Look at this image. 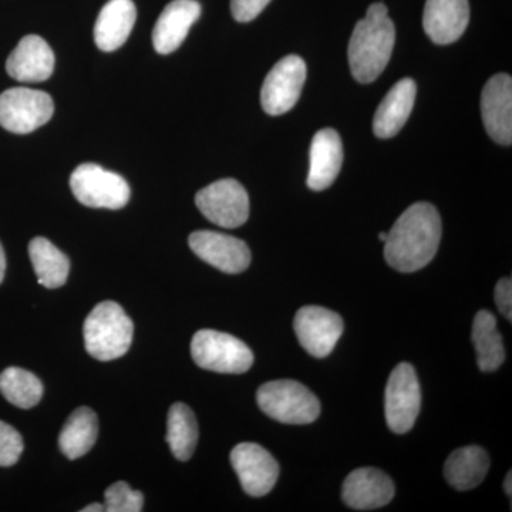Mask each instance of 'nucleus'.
Masks as SVG:
<instances>
[{
  "label": "nucleus",
  "instance_id": "obj_24",
  "mask_svg": "<svg viewBox=\"0 0 512 512\" xmlns=\"http://www.w3.org/2000/svg\"><path fill=\"white\" fill-rule=\"evenodd\" d=\"M29 256L40 285L47 289H56L66 284L70 272L69 258L49 239H32L29 244Z\"/></svg>",
  "mask_w": 512,
  "mask_h": 512
},
{
  "label": "nucleus",
  "instance_id": "obj_5",
  "mask_svg": "<svg viewBox=\"0 0 512 512\" xmlns=\"http://www.w3.org/2000/svg\"><path fill=\"white\" fill-rule=\"evenodd\" d=\"M191 356L201 369L239 375L254 365V353L242 340L218 330L202 329L191 342Z\"/></svg>",
  "mask_w": 512,
  "mask_h": 512
},
{
  "label": "nucleus",
  "instance_id": "obj_10",
  "mask_svg": "<svg viewBox=\"0 0 512 512\" xmlns=\"http://www.w3.org/2000/svg\"><path fill=\"white\" fill-rule=\"evenodd\" d=\"M306 80L302 57L291 55L279 60L266 76L261 90V104L269 116H282L298 103Z\"/></svg>",
  "mask_w": 512,
  "mask_h": 512
},
{
  "label": "nucleus",
  "instance_id": "obj_2",
  "mask_svg": "<svg viewBox=\"0 0 512 512\" xmlns=\"http://www.w3.org/2000/svg\"><path fill=\"white\" fill-rule=\"evenodd\" d=\"M396 29L383 3H373L359 20L349 42V64L359 83H373L392 57Z\"/></svg>",
  "mask_w": 512,
  "mask_h": 512
},
{
  "label": "nucleus",
  "instance_id": "obj_4",
  "mask_svg": "<svg viewBox=\"0 0 512 512\" xmlns=\"http://www.w3.org/2000/svg\"><path fill=\"white\" fill-rule=\"evenodd\" d=\"M256 400L262 412L279 423L309 424L320 414L318 397L295 380H274L262 384Z\"/></svg>",
  "mask_w": 512,
  "mask_h": 512
},
{
  "label": "nucleus",
  "instance_id": "obj_30",
  "mask_svg": "<svg viewBox=\"0 0 512 512\" xmlns=\"http://www.w3.org/2000/svg\"><path fill=\"white\" fill-rule=\"evenodd\" d=\"M271 0H231V12L237 22L247 23L261 15Z\"/></svg>",
  "mask_w": 512,
  "mask_h": 512
},
{
  "label": "nucleus",
  "instance_id": "obj_9",
  "mask_svg": "<svg viewBox=\"0 0 512 512\" xmlns=\"http://www.w3.org/2000/svg\"><path fill=\"white\" fill-rule=\"evenodd\" d=\"M195 204L207 220L222 228H238L248 221L249 197L232 178L215 181L195 195Z\"/></svg>",
  "mask_w": 512,
  "mask_h": 512
},
{
  "label": "nucleus",
  "instance_id": "obj_15",
  "mask_svg": "<svg viewBox=\"0 0 512 512\" xmlns=\"http://www.w3.org/2000/svg\"><path fill=\"white\" fill-rule=\"evenodd\" d=\"M6 70L18 82H45L55 70V53L42 37L25 36L10 53Z\"/></svg>",
  "mask_w": 512,
  "mask_h": 512
},
{
  "label": "nucleus",
  "instance_id": "obj_16",
  "mask_svg": "<svg viewBox=\"0 0 512 512\" xmlns=\"http://www.w3.org/2000/svg\"><path fill=\"white\" fill-rule=\"evenodd\" d=\"M343 501L353 510L382 508L394 497L392 478L377 468H359L350 473L343 484Z\"/></svg>",
  "mask_w": 512,
  "mask_h": 512
},
{
  "label": "nucleus",
  "instance_id": "obj_23",
  "mask_svg": "<svg viewBox=\"0 0 512 512\" xmlns=\"http://www.w3.org/2000/svg\"><path fill=\"white\" fill-rule=\"evenodd\" d=\"M99 434V421L89 407H79L70 414L60 431L59 447L70 460H77L92 450Z\"/></svg>",
  "mask_w": 512,
  "mask_h": 512
},
{
  "label": "nucleus",
  "instance_id": "obj_7",
  "mask_svg": "<svg viewBox=\"0 0 512 512\" xmlns=\"http://www.w3.org/2000/svg\"><path fill=\"white\" fill-rule=\"evenodd\" d=\"M55 113L52 97L40 90L15 87L0 94V127L29 134L45 126Z\"/></svg>",
  "mask_w": 512,
  "mask_h": 512
},
{
  "label": "nucleus",
  "instance_id": "obj_29",
  "mask_svg": "<svg viewBox=\"0 0 512 512\" xmlns=\"http://www.w3.org/2000/svg\"><path fill=\"white\" fill-rule=\"evenodd\" d=\"M23 453V439L18 430L0 421V467L18 463Z\"/></svg>",
  "mask_w": 512,
  "mask_h": 512
},
{
  "label": "nucleus",
  "instance_id": "obj_12",
  "mask_svg": "<svg viewBox=\"0 0 512 512\" xmlns=\"http://www.w3.org/2000/svg\"><path fill=\"white\" fill-rule=\"evenodd\" d=\"M231 464L245 493L251 497H264L271 493L278 481V463L272 454L259 444H238L231 451Z\"/></svg>",
  "mask_w": 512,
  "mask_h": 512
},
{
  "label": "nucleus",
  "instance_id": "obj_8",
  "mask_svg": "<svg viewBox=\"0 0 512 512\" xmlns=\"http://www.w3.org/2000/svg\"><path fill=\"white\" fill-rule=\"evenodd\" d=\"M421 407V389L416 370L410 363H400L390 373L384 396V413L389 429L404 434L413 429Z\"/></svg>",
  "mask_w": 512,
  "mask_h": 512
},
{
  "label": "nucleus",
  "instance_id": "obj_14",
  "mask_svg": "<svg viewBox=\"0 0 512 512\" xmlns=\"http://www.w3.org/2000/svg\"><path fill=\"white\" fill-rule=\"evenodd\" d=\"M481 113L488 136L501 146L512 143V79L510 74H495L481 94Z\"/></svg>",
  "mask_w": 512,
  "mask_h": 512
},
{
  "label": "nucleus",
  "instance_id": "obj_18",
  "mask_svg": "<svg viewBox=\"0 0 512 512\" xmlns=\"http://www.w3.org/2000/svg\"><path fill=\"white\" fill-rule=\"evenodd\" d=\"M200 16L201 5L197 0H173L168 3L153 30V45L157 53L168 55L175 52L183 45L191 26Z\"/></svg>",
  "mask_w": 512,
  "mask_h": 512
},
{
  "label": "nucleus",
  "instance_id": "obj_31",
  "mask_svg": "<svg viewBox=\"0 0 512 512\" xmlns=\"http://www.w3.org/2000/svg\"><path fill=\"white\" fill-rule=\"evenodd\" d=\"M495 302L504 318L512 320V282L511 278H503L495 286Z\"/></svg>",
  "mask_w": 512,
  "mask_h": 512
},
{
  "label": "nucleus",
  "instance_id": "obj_34",
  "mask_svg": "<svg viewBox=\"0 0 512 512\" xmlns=\"http://www.w3.org/2000/svg\"><path fill=\"white\" fill-rule=\"evenodd\" d=\"M511 477H512V474L510 471V473L507 474V478H505V481H504L505 493H507L508 497H510V498H511V494H512Z\"/></svg>",
  "mask_w": 512,
  "mask_h": 512
},
{
  "label": "nucleus",
  "instance_id": "obj_32",
  "mask_svg": "<svg viewBox=\"0 0 512 512\" xmlns=\"http://www.w3.org/2000/svg\"><path fill=\"white\" fill-rule=\"evenodd\" d=\"M6 272V256L5 251H3L2 244H0V284L3 282V278H5Z\"/></svg>",
  "mask_w": 512,
  "mask_h": 512
},
{
  "label": "nucleus",
  "instance_id": "obj_13",
  "mask_svg": "<svg viewBox=\"0 0 512 512\" xmlns=\"http://www.w3.org/2000/svg\"><path fill=\"white\" fill-rule=\"evenodd\" d=\"M198 258L225 274H241L251 264V251L241 239L215 231H195L188 239Z\"/></svg>",
  "mask_w": 512,
  "mask_h": 512
},
{
  "label": "nucleus",
  "instance_id": "obj_6",
  "mask_svg": "<svg viewBox=\"0 0 512 512\" xmlns=\"http://www.w3.org/2000/svg\"><path fill=\"white\" fill-rule=\"evenodd\" d=\"M70 188L77 201L90 208L120 210L130 201L127 181L97 164L79 165L70 177Z\"/></svg>",
  "mask_w": 512,
  "mask_h": 512
},
{
  "label": "nucleus",
  "instance_id": "obj_33",
  "mask_svg": "<svg viewBox=\"0 0 512 512\" xmlns=\"http://www.w3.org/2000/svg\"><path fill=\"white\" fill-rule=\"evenodd\" d=\"M106 511V507L101 504H90L86 508H83L82 512H101Z\"/></svg>",
  "mask_w": 512,
  "mask_h": 512
},
{
  "label": "nucleus",
  "instance_id": "obj_27",
  "mask_svg": "<svg viewBox=\"0 0 512 512\" xmlns=\"http://www.w3.org/2000/svg\"><path fill=\"white\" fill-rule=\"evenodd\" d=\"M0 393L13 406L32 409L42 400L43 384L28 370L9 367L0 373Z\"/></svg>",
  "mask_w": 512,
  "mask_h": 512
},
{
  "label": "nucleus",
  "instance_id": "obj_3",
  "mask_svg": "<svg viewBox=\"0 0 512 512\" xmlns=\"http://www.w3.org/2000/svg\"><path fill=\"white\" fill-rule=\"evenodd\" d=\"M133 320L119 303L100 302L84 322V345L90 356L101 362L126 355L133 342Z\"/></svg>",
  "mask_w": 512,
  "mask_h": 512
},
{
  "label": "nucleus",
  "instance_id": "obj_22",
  "mask_svg": "<svg viewBox=\"0 0 512 512\" xmlns=\"http://www.w3.org/2000/svg\"><path fill=\"white\" fill-rule=\"evenodd\" d=\"M490 468V457L484 448L468 446L458 448L444 464V477L458 491L473 490L483 483Z\"/></svg>",
  "mask_w": 512,
  "mask_h": 512
},
{
  "label": "nucleus",
  "instance_id": "obj_19",
  "mask_svg": "<svg viewBox=\"0 0 512 512\" xmlns=\"http://www.w3.org/2000/svg\"><path fill=\"white\" fill-rule=\"evenodd\" d=\"M343 164V144L333 128H322L313 137L308 187L323 191L335 183Z\"/></svg>",
  "mask_w": 512,
  "mask_h": 512
},
{
  "label": "nucleus",
  "instance_id": "obj_21",
  "mask_svg": "<svg viewBox=\"0 0 512 512\" xmlns=\"http://www.w3.org/2000/svg\"><path fill=\"white\" fill-rule=\"evenodd\" d=\"M137 19L133 0H110L101 9L96 26L94 42L103 52H114L126 43Z\"/></svg>",
  "mask_w": 512,
  "mask_h": 512
},
{
  "label": "nucleus",
  "instance_id": "obj_25",
  "mask_svg": "<svg viewBox=\"0 0 512 512\" xmlns=\"http://www.w3.org/2000/svg\"><path fill=\"white\" fill-rule=\"evenodd\" d=\"M473 342L481 372H495L505 360L503 336L498 332L493 313L480 311L474 318Z\"/></svg>",
  "mask_w": 512,
  "mask_h": 512
},
{
  "label": "nucleus",
  "instance_id": "obj_1",
  "mask_svg": "<svg viewBox=\"0 0 512 512\" xmlns=\"http://www.w3.org/2000/svg\"><path fill=\"white\" fill-rule=\"evenodd\" d=\"M441 220L429 202H417L400 215L384 241V258L399 272L420 271L439 251Z\"/></svg>",
  "mask_w": 512,
  "mask_h": 512
},
{
  "label": "nucleus",
  "instance_id": "obj_20",
  "mask_svg": "<svg viewBox=\"0 0 512 512\" xmlns=\"http://www.w3.org/2000/svg\"><path fill=\"white\" fill-rule=\"evenodd\" d=\"M417 87L412 79L394 84L386 94L373 119V131L377 138H392L402 130L412 114Z\"/></svg>",
  "mask_w": 512,
  "mask_h": 512
},
{
  "label": "nucleus",
  "instance_id": "obj_35",
  "mask_svg": "<svg viewBox=\"0 0 512 512\" xmlns=\"http://www.w3.org/2000/svg\"><path fill=\"white\" fill-rule=\"evenodd\" d=\"M379 239H380V241H383V242L386 241L387 234H384V232H382V234H379Z\"/></svg>",
  "mask_w": 512,
  "mask_h": 512
},
{
  "label": "nucleus",
  "instance_id": "obj_17",
  "mask_svg": "<svg viewBox=\"0 0 512 512\" xmlns=\"http://www.w3.org/2000/svg\"><path fill=\"white\" fill-rule=\"evenodd\" d=\"M468 22V0H427L424 6V32L436 45L457 42L466 32Z\"/></svg>",
  "mask_w": 512,
  "mask_h": 512
},
{
  "label": "nucleus",
  "instance_id": "obj_11",
  "mask_svg": "<svg viewBox=\"0 0 512 512\" xmlns=\"http://www.w3.org/2000/svg\"><path fill=\"white\" fill-rule=\"evenodd\" d=\"M293 329L302 348L309 355L323 359L335 349L345 323L338 313L322 306H303L296 313Z\"/></svg>",
  "mask_w": 512,
  "mask_h": 512
},
{
  "label": "nucleus",
  "instance_id": "obj_28",
  "mask_svg": "<svg viewBox=\"0 0 512 512\" xmlns=\"http://www.w3.org/2000/svg\"><path fill=\"white\" fill-rule=\"evenodd\" d=\"M107 512H141L143 511L144 497L140 491H134L124 481L110 485L104 494Z\"/></svg>",
  "mask_w": 512,
  "mask_h": 512
},
{
  "label": "nucleus",
  "instance_id": "obj_26",
  "mask_svg": "<svg viewBox=\"0 0 512 512\" xmlns=\"http://www.w3.org/2000/svg\"><path fill=\"white\" fill-rule=\"evenodd\" d=\"M165 439L175 458L180 461L190 460L198 443V423L187 404L175 403L171 406Z\"/></svg>",
  "mask_w": 512,
  "mask_h": 512
}]
</instances>
